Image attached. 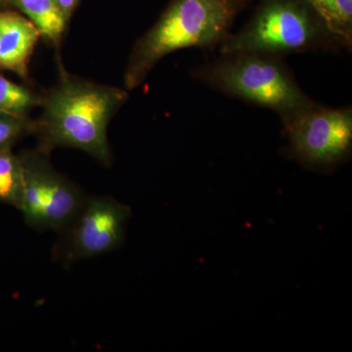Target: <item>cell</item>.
I'll return each instance as SVG.
<instances>
[{
    "mask_svg": "<svg viewBox=\"0 0 352 352\" xmlns=\"http://www.w3.org/2000/svg\"><path fill=\"white\" fill-rule=\"evenodd\" d=\"M126 98L119 88L65 78L44 103L38 126L43 147L76 148L110 164L108 124Z\"/></svg>",
    "mask_w": 352,
    "mask_h": 352,
    "instance_id": "cell-1",
    "label": "cell"
},
{
    "mask_svg": "<svg viewBox=\"0 0 352 352\" xmlns=\"http://www.w3.org/2000/svg\"><path fill=\"white\" fill-rule=\"evenodd\" d=\"M234 0H175L132 52L124 82L133 89L166 55L188 47H210L229 36Z\"/></svg>",
    "mask_w": 352,
    "mask_h": 352,
    "instance_id": "cell-2",
    "label": "cell"
},
{
    "mask_svg": "<svg viewBox=\"0 0 352 352\" xmlns=\"http://www.w3.org/2000/svg\"><path fill=\"white\" fill-rule=\"evenodd\" d=\"M198 78L223 94L271 109L285 127L317 105L303 94L285 64L272 55H223L199 69Z\"/></svg>",
    "mask_w": 352,
    "mask_h": 352,
    "instance_id": "cell-3",
    "label": "cell"
},
{
    "mask_svg": "<svg viewBox=\"0 0 352 352\" xmlns=\"http://www.w3.org/2000/svg\"><path fill=\"white\" fill-rule=\"evenodd\" d=\"M336 43L303 0H266L242 31L221 43L222 55H278Z\"/></svg>",
    "mask_w": 352,
    "mask_h": 352,
    "instance_id": "cell-4",
    "label": "cell"
},
{
    "mask_svg": "<svg viewBox=\"0 0 352 352\" xmlns=\"http://www.w3.org/2000/svg\"><path fill=\"white\" fill-rule=\"evenodd\" d=\"M22 198L19 210L25 222L39 230H61L69 226L87 198L73 183L51 168L36 153L20 157Z\"/></svg>",
    "mask_w": 352,
    "mask_h": 352,
    "instance_id": "cell-5",
    "label": "cell"
},
{
    "mask_svg": "<svg viewBox=\"0 0 352 352\" xmlns=\"http://www.w3.org/2000/svg\"><path fill=\"white\" fill-rule=\"evenodd\" d=\"M285 129L296 159L307 166L329 168L351 153L352 110L316 105Z\"/></svg>",
    "mask_w": 352,
    "mask_h": 352,
    "instance_id": "cell-6",
    "label": "cell"
},
{
    "mask_svg": "<svg viewBox=\"0 0 352 352\" xmlns=\"http://www.w3.org/2000/svg\"><path fill=\"white\" fill-rule=\"evenodd\" d=\"M131 208L108 197L87 198L58 250L65 263L103 256L122 245Z\"/></svg>",
    "mask_w": 352,
    "mask_h": 352,
    "instance_id": "cell-7",
    "label": "cell"
},
{
    "mask_svg": "<svg viewBox=\"0 0 352 352\" xmlns=\"http://www.w3.org/2000/svg\"><path fill=\"white\" fill-rule=\"evenodd\" d=\"M39 36L36 25L28 18L0 10V69L25 78Z\"/></svg>",
    "mask_w": 352,
    "mask_h": 352,
    "instance_id": "cell-8",
    "label": "cell"
},
{
    "mask_svg": "<svg viewBox=\"0 0 352 352\" xmlns=\"http://www.w3.org/2000/svg\"><path fill=\"white\" fill-rule=\"evenodd\" d=\"M36 25L39 34L58 43L66 29L65 18L57 0H9Z\"/></svg>",
    "mask_w": 352,
    "mask_h": 352,
    "instance_id": "cell-9",
    "label": "cell"
},
{
    "mask_svg": "<svg viewBox=\"0 0 352 352\" xmlns=\"http://www.w3.org/2000/svg\"><path fill=\"white\" fill-rule=\"evenodd\" d=\"M325 25L335 43L351 47L352 0H303Z\"/></svg>",
    "mask_w": 352,
    "mask_h": 352,
    "instance_id": "cell-10",
    "label": "cell"
},
{
    "mask_svg": "<svg viewBox=\"0 0 352 352\" xmlns=\"http://www.w3.org/2000/svg\"><path fill=\"white\" fill-rule=\"evenodd\" d=\"M23 171L20 157L10 147L0 149V201L19 210Z\"/></svg>",
    "mask_w": 352,
    "mask_h": 352,
    "instance_id": "cell-11",
    "label": "cell"
},
{
    "mask_svg": "<svg viewBox=\"0 0 352 352\" xmlns=\"http://www.w3.org/2000/svg\"><path fill=\"white\" fill-rule=\"evenodd\" d=\"M36 103V96L30 90L0 75V112L25 117Z\"/></svg>",
    "mask_w": 352,
    "mask_h": 352,
    "instance_id": "cell-12",
    "label": "cell"
},
{
    "mask_svg": "<svg viewBox=\"0 0 352 352\" xmlns=\"http://www.w3.org/2000/svg\"><path fill=\"white\" fill-rule=\"evenodd\" d=\"M31 129L25 117L0 112V149L12 148L14 143Z\"/></svg>",
    "mask_w": 352,
    "mask_h": 352,
    "instance_id": "cell-13",
    "label": "cell"
},
{
    "mask_svg": "<svg viewBox=\"0 0 352 352\" xmlns=\"http://www.w3.org/2000/svg\"><path fill=\"white\" fill-rule=\"evenodd\" d=\"M57 3L61 9L62 13L64 14L66 20L69 21L76 6H78V0H57Z\"/></svg>",
    "mask_w": 352,
    "mask_h": 352,
    "instance_id": "cell-14",
    "label": "cell"
},
{
    "mask_svg": "<svg viewBox=\"0 0 352 352\" xmlns=\"http://www.w3.org/2000/svg\"><path fill=\"white\" fill-rule=\"evenodd\" d=\"M7 1H9V0H0V10H2Z\"/></svg>",
    "mask_w": 352,
    "mask_h": 352,
    "instance_id": "cell-15",
    "label": "cell"
}]
</instances>
